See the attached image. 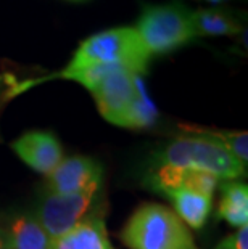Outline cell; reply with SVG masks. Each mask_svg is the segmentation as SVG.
<instances>
[{"label":"cell","instance_id":"cell-1","mask_svg":"<svg viewBox=\"0 0 248 249\" xmlns=\"http://www.w3.org/2000/svg\"><path fill=\"white\" fill-rule=\"evenodd\" d=\"M121 240L129 249H200L191 229L166 206L147 203L126 222Z\"/></svg>","mask_w":248,"mask_h":249},{"label":"cell","instance_id":"cell-2","mask_svg":"<svg viewBox=\"0 0 248 249\" xmlns=\"http://www.w3.org/2000/svg\"><path fill=\"white\" fill-rule=\"evenodd\" d=\"M152 55L135 28H113L82 40L65 70H82L94 65H118L144 74Z\"/></svg>","mask_w":248,"mask_h":249},{"label":"cell","instance_id":"cell-3","mask_svg":"<svg viewBox=\"0 0 248 249\" xmlns=\"http://www.w3.org/2000/svg\"><path fill=\"white\" fill-rule=\"evenodd\" d=\"M158 164L205 172L216 178L237 180L247 176V166L218 143L197 135H181L161 151Z\"/></svg>","mask_w":248,"mask_h":249},{"label":"cell","instance_id":"cell-4","mask_svg":"<svg viewBox=\"0 0 248 249\" xmlns=\"http://www.w3.org/2000/svg\"><path fill=\"white\" fill-rule=\"evenodd\" d=\"M135 31L152 56L170 53L197 39L192 12L181 3L147 5L137 21Z\"/></svg>","mask_w":248,"mask_h":249},{"label":"cell","instance_id":"cell-5","mask_svg":"<svg viewBox=\"0 0 248 249\" xmlns=\"http://www.w3.org/2000/svg\"><path fill=\"white\" fill-rule=\"evenodd\" d=\"M98 192L100 188L71 195L47 193L39 203L34 215L44 227L47 235L54 240L73 230L89 215L97 213L94 209L98 199Z\"/></svg>","mask_w":248,"mask_h":249},{"label":"cell","instance_id":"cell-6","mask_svg":"<svg viewBox=\"0 0 248 249\" xmlns=\"http://www.w3.org/2000/svg\"><path fill=\"white\" fill-rule=\"evenodd\" d=\"M128 68H118L110 72L97 87L91 90L97 103L98 113L108 123L119 125L124 114L137 97V77Z\"/></svg>","mask_w":248,"mask_h":249},{"label":"cell","instance_id":"cell-7","mask_svg":"<svg viewBox=\"0 0 248 249\" xmlns=\"http://www.w3.org/2000/svg\"><path fill=\"white\" fill-rule=\"evenodd\" d=\"M102 166L92 158L70 156L47 176V192L52 195H71L102 188Z\"/></svg>","mask_w":248,"mask_h":249},{"label":"cell","instance_id":"cell-8","mask_svg":"<svg viewBox=\"0 0 248 249\" xmlns=\"http://www.w3.org/2000/svg\"><path fill=\"white\" fill-rule=\"evenodd\" d=\"M15 155L36 172L49 176L63 161V148L52 132L31 130L18 137L12 145Z\"/></svg>","mask_w":248,"mask_h":249},{"label":"cell","instance_id":"cell-9","mask_svg":"<svg viewBox=\"0 0 248 249\" xmlns=\"http://www.w3.org/2000/svg\"><path fill=\"white\" fill-rule=\"evenodd\" d=\"M50 249H114L108 238L103 217L98 213L89 215L65 235L54 238Z\"/></svg>","mask_w":248,"mask_h":249},{"label":"cell","instance_id":"cell-10","mask_svg":"<svg viewBox=\"0 0 248 249\" xmlns=\"http://www.w3.org/2000/svg\"><path fill=\"white\" fill-rule=\"evenodd\" d=\"M163 193L171 199L174 213L189 229H203L213 208V196L182 187L166 190Z\"/></svg>","mask_w":248,"mask_h":249},{"label":"cell","instance_id":"cell-11","mask_svg":"<svg viewBox=\"0 0 248 249\" xmlns=\"http://www.w3.org/2000/svg\"><path fill=\"white\" fill-rule=\"evenodd\" d=\"M3 240L10 249H50L52 238L36 215L24 214L12 220L7 230H3Z\"/></svg>","mask_w":248,"mask_h":249},{"label":"cell","instance_id":"cell-12","mask_svg":"<svg viewBox=\"0 0 248 249\" xmlns=\"http://www.w3.org/2000/svg\"><path fill=\"white\" fill-rule=\"evenodd\" d=\"M218 214L229 225L240 229L248 225V187L240 180H223Z\"/></svg>","mask_w":248,"mask_h":249},{"label":"cell","instance_id":"cell-13","mask_svg":"<svg viewBox=\"0 0 248 249\" xmlns=\"http://www.w3.org/2000/svg\"><path fill=\"white\" fill-rule=\"evenodd\" d=\"M192 26L195 36H234L242 28L229 13L216 8H203L192 12Z\"/></svg>","mask_w":248,"mask_h":249},{"label":"cell","instance_id":"cell-14","mask_svg":"<svg viewBox=\"0 0 248 249\" xmlns=\"http://www.w3.org/2000/svg\"><path fill=\"white\" fill-rule=\"evenodd\" d=\"M186 130L189 135L203 137V139L218 143L244 166L248 164V134L245 130H221L195 125H187Z\"/></svg>","mask_w":248,"mask_h":249},{"label":"cell","instance_id":"cell-15","mask_svg":"<svg viewBox=\"0 0 248 249\" xmlns=\"http://www.w3.org/2000/svg\"><path fill=\"white\" fill-rule=\"evenodd\" d=\"M156 119V108L152 103V100L147 97L144 84L140 81V76L137 77V97L124 114L119 127H128V129H144L155 123Z\"/></svg>","mask_w":248,"mask_h":249},{"label":"cell","instance_id":"cell-16","mask_svg":"<svg viewBox=\"0 0 248 249\" xmlns=\"http://www.w3.org/2000/svg\"><path fill=\"white\" fill-rule=\"evenodd\" d=\"M213 249H248V225L237 229L224 240H221Z\"/></svg>","mask_w":248,"mask_h":249},{"label":"cell","instance_id":"cell-17","mask_svg":"<svg viewBox=\"0 0 248 249\" xmlns=\"http://www.w3.org/2000/svg\"><path fill=\"white\" fill-rule=\"evenodd\" d=\"M0 249H10L7 246V243H5V240H3V235H2V238H0Z\"/></svg>","mask_w":248,"mask_h":249},{"label":"cell","instance_id":"cell-18","mask_svg":"<svg viewBox=\"0 0 248 249\" xmlns=\"http://www.w3.org/2000/svg\"><path fill=\"white\" fill-rule=\"evenodd\" d=\"M3 89H5V79L0 76V95L3 93Z\"/></svg>","mask_w":248,"mask_h":249},{"label":"cell","instance_id":"cell-19","mask_svg":"<svg viewBox=\"0 0 248 249\" xmlns=\"http://www.w3.org/2000/svg\"><path fill=\"white\" fill-rule=\"evenodd\" d=\"M207 2H210V3H223V2H226V0H207Z\"/></svg>","mask_w":248,"mask_h":249},{"label":"cell","instance_id":"cell-20","mask_svg":"<svg viewBox=\"0 0 248 249\" xmlns=\"http://www.w3.org/2000/svg\"><path fill=\"white\" fill-rule=\"evenodd\" d=\"M2 235H3V229H0V238H2Z\"/></svg>","mask_w":248,"mask_h":249}]
</instances>
